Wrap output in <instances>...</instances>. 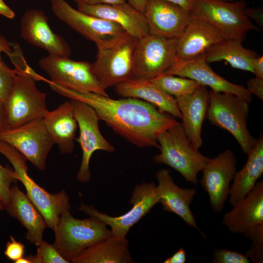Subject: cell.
I'll list each match as a JSON object with an SVG mask.
<instances>
[{
	"instance_id": "6da1fadb",
	"label": "cell",
	"mask_w": 263,
	"mask_h": 263,
	"mask_svg": "<svg viewBox=\"0 0 263 263\" xmlns=\"http://www.w3.org/2000/svg\"><path fill=\"white\" fill-rule=\"evenodd\" d=\"M52 90L64 97L83 102L92 107L99 120L130 143L139 148L155 147L160 150L158 136L179 123L170 114L161 112L145 101L127 97L114 99L109 96L80 93L51 82Z\"/></svg>"
},
{
	"instance_id": "7a4b0ae2",
	"label": "cell",
	"mask_w": 263,
	"mask_h": 263,
	"mask_svg": "<svg viewBox=\"0 0 263 263\" xmlns=\"http://www.w3.org/2000/svg\"><path fill=\"white\" fill-rule=\"evenodd\" d=\"M7 56L14 65L15 74L11 89L3 104L5 128H14L42 119L49 111L46 94L37 88L36 81L48 80L30 67L18 44H14L12 51Z\"/></svg>"
},
{
	"instance_id": "3957f363",
	"label": "cell",
	"mask_w": 263,
	"mask_h": 263,
	"mask_svg": "<svg viewBox=\"0 0 263 263\" xmlns=\"http://www.w3.org/2000/svg\"><path fill=\"white\" fill-rule=\"evenodd\" d=\"M138 39L125 32L95 43L96 55L91 64L92 70L103 89L134 78V55Z\"/></svg>"
},
{
	"instance_id": "277c9868",
	"label": "cell",
	"mask_w": 263,
	"mask_h": 263,
	"mask_svg": "<svg viewBox=\"0 0 263 263\" xmlns=\"http://www.w3.org/2000/svg\"><path fill=\"white\" fill-rule=\"evenodd\" d=\"M225 213L222 224L233 233H241L252 241L245 255L255 263L263 262V181Z\"/></svg>"
},
{
	"instance_id": "5b68a950",
	"label": "cell",
	"mask_w": 263,
	"mask_h": 263,
	"mask_svg": "<svg viewBox=\"0 0 263 263\" xmlns=\"http://www.w3.org/2000/svg\"><path fill=\"white\" fill-rule=\"evenodd\" d=\"M157 140L160 152L153 156V162L170 167L187 181L198 185L197 175L209 158L200 153L199 149L190 142L181 123L163 132Z\"/></svg>"
},
{
	"instance_id": "8992f818",
	"label": "cell",
	"mask_w": 263,
	"mask_h": 263,
	"mask_svg": "<svg viewBox=\"0 0 263 263\" xmlns=\"http://www.w3.org/2000/svg\"><path fill=\"white\" fill-rule=\"evenodd\" d=\"M208 98L206 118L211 124L230 132L242 152L247 155L257 140L252 136L247 127L249 103L235 94L212 90L208 92Z\"/></svg>"
},
{
	"instance_id": "52a82bcc",
	"label": "cell",
	"mask_w": 263,
	"mask_h": 263,
	"mask_svg": "<svg viewBox=\"0 0 263 263\" xmlns=\"http://www.w3.org/2000/svg\"><path fill=\"white\" fill-rule=\"evenodd\" d=\"M98 219L74 217L70 211L63 213L53 230L54 246L66 260H72L86 248L112 236L111 229Z\"/></svg>"
},
{
	"instance_id": "ba28073f",
	"label": "cell",
	"mask_w": 263,
	"mask_h": 263,
	"mask_svg": "<svg viewBox=\"0 0 263 263\" xmlns=\"http://www.w3.org/2000/svg\"><path fill=\"white\" fill-rule=\"evenodd\" d=\"M0 153L12 165L17 179L24 186L26 195L42 215L47 227L54 230L61 215L71 208L66 191L62 190L51 194L38 185L27 173L28 168L24 156L13 146L0 140Z\"/></svg>"
},
{
	"instance_id": "9c48e42d",
	"label": "cell",
	"mask_w": 263,
	"mask_h": 263,
	"mask_svg": "<svg viewBox=\"0 0 263 263\" xmlns=\"http://www.w3.org/2000/svg\"><path fill=\"white\" fill-rule=\"evenodd\" d=\"M247 4L244 0H195L191 13L215 26L225 39L243 41L248 32L259 29L244 14Z\"/></svg>"
},
{
	"instance_id": "30bf717a",
	"label": "cell",
	"mask_w": 263,
	"mask_h": 263,
	"mask_svg": "<svg viewBox=\"0 0 263 263\" xmlns=\"http://www.w3.org/2000/svg\"><path fill=\"white\" fill-rule=\"evenodd\" d=\"M132 207L118 216H111L102 213L93 206L81 203L78 210L89 216L95 217L110 226L112 237L126 238L131 228L148 213L157 203H160L157 186L153 182H144L136 185L132 192L129 202Z\"/></svg>"
},
{
	"instance_id": "8fae6325",
	"label": "cell",
	"mask_w": 263,
	"mask_h": 263,
	"mask_svg": "<svg viewBox=\"0 0 263 263\" xmlns=\"http://www.w3.org/2000/svg\"><path fill=\"white\" fill-rule=\"evenodd\" d=\"M38 65L54 84L80 93L109 96L95 78L88 61L49 55L39 60Z\"/></svg>"
},
{
	"instance_id": "7c38bea8",
	"label": "cell",
	"mask_w": 263,
	"mask_h": 263,
	"mask_svg": "<svg viewBox=\"0 0 263 263\" xmlns=\"http://www.w3.org/2000/svg\"><path fill=\"white\" fill-rule=\"evenodd\" d=\"M0 140L13 146L41 171L45 169L46 158L55 144L42 119L0 130Z\"/></svg>"
},
{
	"instance_id": "4fadbf2b",
	"label": "cell",
	"mask_w": 263,
	"mask_h": 263,
	"mask_svg": "<svg viewBox=\"0 0 263 263\" xmlns=\"http://www.w3.org/2000/svg\"><path fill=\"white\" fill-rule=\"evenodd\" d=\"M177 39L148 34L138 38L134 78L151 79L167 72L178 59Z\"/></svg>"
},
{
	"instance_id": "5bb4252c",
	"label": "cell",
	"mask_w": 263,
	"mask_h": 263,
	"mask_svg": "<svg viewBox=\"0 0 263 263\" xmlns=\"http://www.w3.org/2000/svg\"><path fill=\"white\" fill-rule=\"evenodd\" d=\"M71 100L79 130V136L75 139L79 143L82 151V161L76 179L85 184L89 182L91 178L89 164L94 152L101 150L113 152L115 148L101 134L98 126L99 119L95 110L83 102Z\"/></svg>"
},
{
	"instance_id": "9a60e30c",
	"label": "cell",
	"mask_w": 263,
	"mask_h": 263,
	"mask_svg": "<svg viewBox=\"0 0 263 263\" xmlns=\"http://www.w3.org/2000/svg\"><path fill=\"white\" fill-rule=\"evenodd\" d=\"M237 158L227 149L209 159L202 170L201 185L209 196L211 208L221 212L229 196L230 185L236 172Z\"/></svg>"
},
{
	"instance_id": "2e32d148",
	"label": "cell",
	"mask_w": 263,
	"mask_h": 263,
	"mask_svg": "<svg viewBox=\"0 0 263 263\" xmlns=\"http://www.w3.org/2000/svg\"><path fill=\"white\" fill-rule=\"evenodd\" d=\"M55 15L87 39L103 41L126 31L114 22L98 18L73 8L65 0H49Z\"/></svg>"
},
{
	"instance_id": "e0dca14e",
	"label": "cell",
	"mask_w": 263,
	"mask_h": 263,
	"mask_svg": "<svg viewBox=\"0 0 263 263\" xmlns=\"http://www.w3.org/2000/svg\"><path fill=\"white\" fill-rule=\"evenodd\" d=\"M20 37L28 43L46 51L49 55L69 57L71 49L64 38L54 33L47 17L39 9L26 10L20 21Z\"/></svg>"
},
{
	"instance_id": "ac0fdd59",
	"label": "cell",
	"mask_w": 263,
	"mask_h": 263,
	"mask_svg": "<svg viewBox=\"0 0 263 263\" xmlns=\"http://www.w3.org/2000/svg\"><path fill=\"white\" fill-rule=\"evenodd\" d=\"M164 73L193 79L212 91L230 93L249 103L252 100V94L245 87L231 83L213 71L204 54L188 60L178 59Z\"/></svg>"
},
{
	"instance_id": "d6986e66",
	"label": "cell",
	"mask_w": 263,
	"mask_h": 263,
	"mask_svg": "<svg viewBox=\"0 0 263 263\" xmlns=\"http://www.w3.org/2000/svg\"><path fill=\"white\" fill-rule=\"evenodd\" d=\"M144 14L149 34L177 39L188 24L192 13L166 0H148Z\"/></svg>"
},
{
	"instance_id": "ffe728a7",
	"label": "cell",
	"mask_w": 263,
	"mask_h": 263,
	"mask_svg": "<svg viewBox=\"0 0 263 263\" xmlns=\"http://www.w3.org/2000/svg\"><path fill=\"white\" fill-rule=\"evenodd\" d=\"M77 9L88 15L117 23L126 32L140 38L149 30L143 13L128 2L117 4H88L78 3Z\"/></svg>"
},
{
	"instance_id": "44dd1931",
	"label": "cell",
	"mask_w": 263,
	"mask_h": 263,
	"mask_svg": "<svg viewBox=\"0 0 263 263\" xmlns=\"http://www.w3.org/2000/svg\"><path fill=\"white\" fill-rule=\"evenodd\" d=\"M224 39L215 26L192 14L187 26L177 38V57L181 60L192 59L204 54L212 46Z\"/></svg>"
},
{
	"instance_id": "7402d4cb",
	"label": "cell",
	"mask_w": 263,
	"mask_h": 263,
	"mask_svg": "<svg viewBox=\"0 0 263 263\" xmlns=\"http://www.w3.org/2000/svg\"><path fill=\"white\" fill-rule=\"evenodd\" d=\"M155 175L158 181L157 189L160 203L163 210L177 215L187 225L202 233L190 208V205L197 193L196 189L178 187L173 182L169 169L158 170Z\"/></svg>"
},
{
	"instance_id": "603a6c76",
	"label": "cell",
	"mask_w": 263,
	"mask_h": 263,
	"mask_svg": "<svg viewBox=\"0 0 263 263\" xmlns=\"http://www.w3.org/2000/svg\"><path fill=\"white\" fill-rule=\"evenodd\" d=\"M182 114L181 125L190 142L197 148L202 145V129L208 107V92L200 85L192 94L175 98Z\"/></svg>"
},
{
	"instance_id": "cb8c5ba5",
	"label": "cell",
	"mask_w": 263,
	"mask_h": 263,
	"mask_svg": "<svg viewBox=\"0 0 263 263\" xmlns=\"http://www.w3.org/2000/svg\"><path fill=\"white\" fill-rule=\"evenodd\" d=\"M5 209L26 229L27 240L39 245L43 241V233L47 227L45 222L27 195L16 184L10 187L9 201Z\"/></svg>"
},
{
	"instance_id": "d4e9b609",
	"label": "cell",
	"mask_w": 263,
	"mask_h": 263,
	"mask_svg": "<svg viewBox=\"0 0 263 263\" xmlns=\"http://www.w3.org/2000/svg\"><path fill=\"white\" fill-rule=\"evenodd\" d=\"M114 87L116 93L124 98L141 99L156 106L161 112L182 117L175 98L161 90L150 79L133 78Z\"/></svg>"
},
{
	"instance_id": "484cf974",
	"label": "cell",
	"mask_w": 263,
	"mask_h": 263,
	"mask_svg": "<svg viewBox=\"0 0 263 263\" xmlns=\"http://www.w3.org/2000/svg\"><path fill=\"white\" fill-rule=\"evenodd\" d=\"M42 120L60 152L62 154L72 152L78 125L71 100L63 102L52 111H48Z\"/></svg>"
},
{
	"instance_id": "4316f807",
	"label": "cell",
	"mask_w": 263,
	"mask_h": 263,
	"mask_svg": "<svg viewBox=\"0 0 263 263\" xmlns=\"http://www.w3.org/2000/svg\"><path fill=\"white\" fill-rule=\"evenodd\" d=\"M247 161L244 167L236 172L229 193V202L233 206L244 198L252 189L263 173V132L257 140L256 145L247 154Z\"/></svg>"
},
{
	"instance_id": "83f0119b",
	"label": "cell",
	"mask_w": 263,
	"mask_h": 263,
	"mask_svg": "<svg viewBox=\"0 0 263 263\" xmlns=\"http://www.w3.org/2000/svg\"><path fill=\"white\" fill-rule=\"evenodd\" d=\"M129 242L126 238L111 237L92 245L71 261L73 263H134L129 251Z\"/></svg>"
},
{
	"instance_id": "f1b7e54d",
	"label": "cell",
	"mask_w": 263,
	"mask_h": 263,
	"mask_svg": "<svg viewBox=\"0 0 263 263\" xmlns=\"http://www.w3.org/2000/svg\"><path fill=\"white\" fill-rule=\"evenodd\" d=\"M242 41L224 39L210 47L204 54L207 62L225 61L234 68L253 73L252 63L257 54L245 48Z\"/></svg>"
},
{
	"instance_id": "f546056e",
	"label": "cell",
	"mask_w": 263,
	"mask_h": 263,
	"mask_svg": "<svg viewBox=\"0 0 263 263\" xmlns=\"http://www.w3.org/2000/svg\"><path fill=\"white\" fill-rule=\"evenodd\" d=\"M150 80L174 98L190 94L201 85L193 79L166 73L161 74Z\"/></svg>"
},
{
	"instance_id": "4dcf8cb0",
	"label": "cell",
	"mask_w": 263,
	"mask_h": 263,
	"mask_svg": "<svg viewBox=\"0 0 263 263\" xmlns=\"http://www.w3.org/2000/svg\"><path fill=\"white\" fill-rule=\"evenodd\" d=\"M30 263H69L60 254L53 244L43 241L38 246L35 255L26 256Z\"/></svg>"
},
{
	"instance_id": "1f68e13d",
	"label": "cell",
	"mask_w": 263,
	"mask_h": 263,
	"mask_svg": "<svg viewBox=\"0 0 263 263\" xmlns=\"http://www.w3.org/2000/svg\"><path fill=\"white\" fill-rule=\"evenodd\" d=\"M18 181L14 169L9 166L4 167L0 164V197L4 206L9 201L11 184Z\"/></svg>"
},
{
	"instance_id": "d6a6232c",
	"label": "cell",
	"mask_w": 263,
	"mask_h": 263,
	"mask_svg": "<svg viewBox=\"0 0 263 263\" xmlns=\"http://www.w3.org/2000/svg\"><path fill=\"white\" fill-rule=\"evenodd\" d=\"M15 74L2 61L0 62V102L4 104L11 89Z\"/></svg>"
},
{
	"instance_id": "836d02e7",
	"label": "cell",
	"mask_w": 263,
	"mask_h": 263,
	"mask_svg": "<svg viewBox=\"0 0 263 263\" xmlns=\"http://www.w3.org/2000/svg\"><path fill=\"white\" fill-rule=\"evenodd\" d=\"M214 263H249L250 260L239 252L226 249H215L213 253Z\"/></svg>"
},
{
	"instance_id": "e575fe53",
	"label": "cell",
	"mask_w": 263,
	"mask_h": 263,
	"mask_svg": "<svg viewBox=\"0 0 263 263\" xmlns=\"http://www.w3.org/2000/svg\"><path fill=\"white\" fill-rule=\"evenodd\" d=\"M10 241L6 243L4 255L14 263L23 257L24 253L25 246L17 241L13 237L10 236Z\"/></svg>"
},
{
	"instance_id": "d590c367",
	"label": "cell",
	"mask_w": 263,
	"mask_h": 263,
	"mask_svg": "<svg viewBox=\"0 0 263 263\" xmlns=\"http://www.w3.org/2000/svg\"><path fill=\"white\" fill-rule=\"evenodd\" d=\"M247 86L246 89L251 94L263 100V79L256 77L251 78L248 80Z\"/></svg>"
},
{
	"instance_id": "8d00e7d4",
	"label": "cell",
	"mask_w": 263,
	"mask_h": 263,
	"mask_svg": "<svg viewBox=\"0 0 263 263\" xmlns=\"http://www.w3.org/2000/svg\"><path fill=\"white\" fill-rule=\"evenodd\" d=\"M245 15L248 19H251L255 21L262 28L263 27V9L247 8L244 11Z\"/></svg>"
},
{
	"instance_id": "74e56055",
	"label": "cell",
	"mask_w": 263,
	"mask_h": 263,
	"mask_svg": "<svg viewBox=\"0 0 263 263\" xmlns=\"http://www.w3.org/2000/svg\"><path fill=\"white\" fill-rule=\"evenodd\" d=\"M186 262V252L184 248H180L171 256L166 259L164 263H185Z\"/></svg>"
},
{
	"instance_id": "f35d334b",
	"label": "cell",
	"mask_w": 263,
	"mask_h": 263,
	"mask_svg": "<svg viewBox=\"0 0 263 263\" xmlns=\"http://www.w3.org/2000/svg\"><path fill=\"white\" fill-rule=\"evenodd\" d=\"M252 68L255 77L263 79V56H257L252 63Z\"/></svg>"
},
{
	"instance_id": "ab89813d",
	"label": "cell",
	"mask_w": 263,
	"mask_h": 263,
	"mask_svg": "<svg viewBox=\"0 0 263 263\" xmlns=\"http://www.w3.org/2000/svg\"><path fill=\"white\" fill-rule=\"evenodd\" d=\"M13 44L6 38L0 35V62L3 61L1 57V53L4 52L7 54L12 51Z\"/></svg>"
},
{
	"instance_id": "60d3db41",
	"label": "cell",
	"mask_w": 263,
	"mask_h": 263,
	"mask_svg": "<svg viewBox=\"0 0 263 263\" xmlns=\"http://www.w3.org/2000/svg\"><path fill=\"white\" fill-rule=\"evenodd\" d=\"M168 1L178 5L187 10L192 12L195 0H166Z\"/></svg>"
},
{
	"instance_id": "b9f144b4",
	"label": "cell",
	"mask_w": 263,
	"mask_h": 263,
	"mask_svg": "<svg viewBox=\"0 0 263 263\" xmlns=\"http://www.w3.org/2000/svg\"><path fill=\"white\" fill-rule=\"evenodd\" d=\"M0 15L10 19H13L15 16L14 11L3 1L0 0Z\"/></svg>"
},
{
	"instance_id": "7bdbcfd3",
	"label": "cell",
	"mask_w": 263,
	"mask_h": 263,
	"mask_svg": "<svg viewBox=\"0 0 263 263\" xmlns=\"http://www.w3.org/2000/svg\"><path fill=\"white\" fill-rule=\"evenodd\" d=\"M126 0H81L80 2L88 4H117L124 3L126 2Z\"/></svg>"
},
{
	"instance_id": "ee69618b",
	"label": "cell",
	"mask_w": 263,
	"mask_h": 263,
	"mask_svg": "<svg viewBox=\"0 0 263 263\" xmlns=\"http://www.w3.org/2000/svg\"><path fill=\"white\" fill-rule=\"evenodd\" d=\"M148 0H128V2L138 11L144 13Z\"/></svg>"
},
{
	"instance_id": "f6af8a7d",
	"label": "cell",
	"mask_w": 263,
	"mask_h": 263,
	"mask_svg": "<svg viewBox=\"0 0 263 263\" xmlns=\"http://www.w3.org/2000/svg\"><path fill=\"white\" fill-rule=\"evenodd\" d=\"M5 128V118L4 106L0 102V130Z\"/></svg>"
},
{
	"instance_id": "bcb514c9",
	"label": "cell",
	"mask_w": 263,
	"mask_h": 263,
	"mask_svg": "<svg viewBox=\"0 0 263 263\" xmlns=\"http://www.w3.org/2000/svg\"><path fill=\"white\" fill-rule=\"evenodd\" d=\"M4 209H5L4 205L1 198L0 197V210H3Z\"/></svg>"
},
{
	"instance_id": "7dc6e473",
	"label": "cell",
	"mask_w": 263,
	"mask_h": 263,
	"mask_svg": "<svg viewBox=\"0 0 263 263\" xmlns=\"http://www.w3.org/2000/svg\"><path fill=\"white\" fill-rule=\"evenodd\" d=\"M81 0H74V1L76 2L77 3L80 2Z\"/></svg>"
},
{
	"instance_id": "c3c4849f",
	"label": "cell",
	"mask_w": 263,
	"mask_h": 263,
	"mask_svg": "<svg viewBox=\"0 0 263 263\" xmlns=\"http://www.w3.org/2000/svg\"><path fill=\"white\" fill-rule=\"evenodd\" d=\"M226 0V1H227V0H230V1H231V0Z\"/></svg>"
}]
</instances>
